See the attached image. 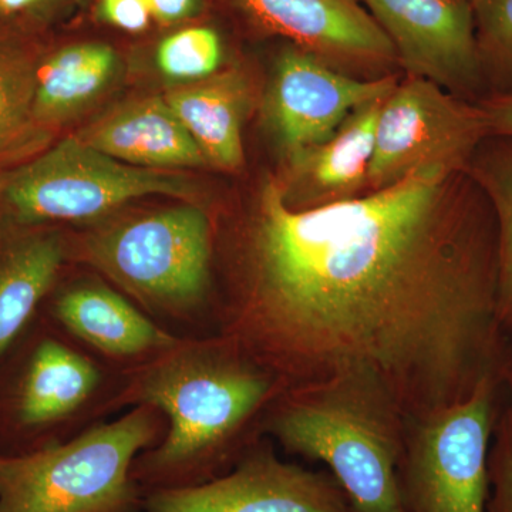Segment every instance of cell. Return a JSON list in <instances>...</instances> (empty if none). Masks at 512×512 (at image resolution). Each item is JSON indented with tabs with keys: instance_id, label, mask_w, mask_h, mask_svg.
Segmentation results:
<instances>
[{
	"instance_id": "obj_23",
	"label": "cell",
	"mask_w": 512,
	"mask_h": 512,
	"mask_svg": "<svg viewBox=\"0 0 512 512\" xmlns=\"http://www.w3.org/2000/svg\"><path fill=\"white\" fill-rule=\"evenodd\" d=\"M222 46L215 30L195 26L165 37L157 50L161 72L175 80H202L220 66Z\"/></svg>"
},
{
	"instance_id": "obj_27",
	"label": "cell",
	"mask_w": 512,
	"mask_h": 512,
	"mask_svg": "<svg viewBox=\"0 0 512 512\" xmlns=\"http://www.w3.org/2000/svg\"><path fill=\"white\" fill-rule=\"evenodd\" d=\"M153 16L163 23H177L195 15L200 0H150Z\"/></svg>"
},
{
	"instance_id": "obj_29",
	"label": "cell",
	"mask_w": 512,
	"mask_h": 512,
	"mask_svg": "<svg viewBox=\"0 0 512 512\" xmlns=\"http://www.w3.org/2000/svg\"><path fill=\"white\" fill-rule=\"evenodd\" d=\"M40 0H0V13L12 15V13L23 12L37 5Z\"/></svg>"
},
{
	"instance_id": "obj_16",
	"label": "cell",
	"mask_w": 512,
	"mask_h": 512,
	"mask_svg": "<svg viewBox=\"0 0 512 512\" xmlns=\"http://www.w3.org/2000/svg\"><path fill=\"white\" fill-rule=\"evenodd\" d=\"M56 313L74 335L109 355L134 356L173 345L170 335L103 286H79L64 293Z\"/></svg>"
},
{
	"instance_id": "obj_9",
	"label": "cell",
	"mask_w": 512,
	"mask_h": 512,
	"mask_svg": "<svg viewBox=\"0 0 512 512\" xmlns=\"http://www.w3.org/2000/svg\"><path fill=\"white\" fill-rule=\"evenodd\" d=\"M140 512H353L328 471L285 463L254 444L228 473L198 485L147 493Z\"/></svg>"
},
{
	"instance_id": "obj_12",
	"label": "cell",
	"mask_w": 512,
	"mask_h": 512,
	"mask_svg": "<svg viewBox=\"0 0 512 512\" xmlns=\"http://www.w3.org/2000/svg\"><path fill=\"white\" fill-rule=\"evenodd\" d=\"M255 25L320 56L386 62L392 42L362 0H232Z\"/></svg>"
},
{
	"instance_id": "obj_13",
	"label": "cell",
	"mask_w": 512,
	"mask_h": 512,
	"mask_svg": "<svg viewBox=\"0 0 512 512\" xmlns=\"http://www.w3.org/2000/svg\"><path fill=\"white\" fill-rule=\"evenodd\" d=\"M383 101L357 107L328 140L289 154L285 180L278 184L291 210H313L363 195Z\"/></svg>"
},
{
	"instance_id": "obj_25",
	"label": "cell",
	"mask_w": 512,
	"mask_h": 512,
	"mask_svg": "<svg viewBox=\"0 0 512 512\" xmlns=\"http://www.w3.org/2000/svg\"><path fill=\"white\" fill-rule=\"evenodd\" d=\"M100 16L114 28L131 33L143 32L154 18L150 0H101Z\"/></svg>"
},
{
	"instance_id": "obj_1",
	"label": "cell",
	"mask_w": 512,
	"mask_h": 512,
	"mask_svg": "<svg viewBox=\"0 0 512 512\" xmlns=\"http://www.w3.org/2000/svg\"><path fill=\"white\" fill-rule=\"evenodd\" d=\"M242 259L228 339L281 392L356 376L410 424L503 383L497 220L468 171L306 211L268 180Z\"/></svg>"
},
{
	"instance_id": "obj_20",
	"label": "cell",
	"mask_w": 512,
	"mask_h": 512,
	"mask_svg": "<svg viewBox=\"0 0 512 512\" xmlns=\"http://www.w3.org/2000/svg\"><path fill=\"white\" fill-rule=\"evenodd\" d=\"M468 174L480 185L493 207L500 248L498 318L512 333V138L490 136L477 148Z\"/></svg>"
},
{
	"instance_id": "obj_24",
	"label": "cell",
	"mask_w": 512,
	"mask_h": 512,
	"mask_svg": "<svg viewBox=\"0 0 512 512\" xmlns=\"http://www.w3.org/2000/svg\"><path fill=\"white\" fill-rule=\"evenodd\" d=\"M495 443L488 458L490 498L487 512H512V434L497 421Z\"/></svg>"
},
{
	"instance_id": "obj_8",
	"label": "cell",
	"mask_w": 512,
	"mask_h": 512,
	"mask_svg": "<svg viewBox=\"0 0 512 512\" xmlns=\"http://www.w3.org/2000/svg\"><path fill=\"white\" fill-rule=\"evenodd\" d=\"M89 252L111 278L167 308L195 305L210 284V222L192 205L104 231L92 239Z\"/></svg>"
},
{
	"instance_id": "obj_10",
	"label": "cell",
	"mask_w": 512,
	"mask_h": 512,
	"mask_svg": "<svg viewBox=\"0 0 512 512\" xmlns=\"http://www.w3.org/2000/svg\"><path fill=\"white\" fill-rule=\"evenodd\" d=\"M362 2L409 76L431 80L460 99H477L485 86L471 0Z\"/></svg>"
},
{
	"instance_id": "obj_30",
	"label": "cell",
	"mask_w": 512,
	"mask_h": 512,
	"mask_svg": "<svg viewBox=\"0 0 512 512\" xmlns=\"http://www.w3.org/2000/svg\"><path fill=\"white\" fill-rule=\"evenodd\" d=\"M471 2H473V0H471Z\"/></svg>"
},
{
	"instance_id": "obj_26",
	"label": "cell",
	"mask_w": 512,
	"mask_h": 512,
	"mask_svg": "<svg viewBox=\"0 0 512 512\" xmlns=\"http://www.w3.org/2000/svg\"><path fill=\"white\" fill-rule=\"evenodd\" d=\"M478 104L487 116L491 136L512 138V96H488Z\"/></svg>"
},
{
	"instance_id": "obj_15",
	"label": "cell",
	"mask_w": 512,
	"mask_h": 512,
	"mask_svg": "<svg viewBox=\"0 0 512 512\" xmlns=\"http://www.w3.org/2000/svg\"><path fill=\"white\" fill-rule=\"evenodd\" d=\"M249 100L248 80L234 70L212 74L165 97L207 163L224 170H235L244 163L242 126Z\"/></svg>"
},
{
	"instance_id": "obj_21",
	"label": "cell",
	"mask_w": 512,
	"mask_h": 512,
	"mask_svg": "<svg viewBox=\"0 0 512 512\" xmlns=\"http://www.w3.org/2000/svg\"><path fill=\"white\" fill-rule=\"evenodd\" d=\"M37 67L32 57L0 39V154L8 151L33 120Z\"/></svg>"
},
{
	"instance_id": "obj_11",
	"label": "cell",
	"mask_w": 512,
	"mask_h": 512,
	"mask_svg": "<svg viewBox=\"0 0 512 512\" xmlns=\"http://www.w3.org/2000/svg\"><path fill=\"white\" fill-rule=\"evenodd\" d=\"M394 76L357 80L330 69L315 53L288 47L276 60L265 99V119L286 153L323 143L352 111L386 99Z\"/></svg>"
},
{
	"instance_id": "obj_28",
	"label": "cell",
	"mask_w": 512,
	"mask_h": 512,
	"mask_svg": "<svg viewBox=\"0 0 512 512\" xmlns=\"http://www.w3.org/2000/svg\"><path fill=\"white\" fill-rule=\"evenodd\" d=\"M507 384L508 393H510V403L503 414L498 417V424L503 426L508 433L512 434V348L508 349L507 363H505L504 380Z\"/></svg>"
},
{
	"instance_id": "obj_19",
	"label": "cell",
	"mask_w": 512,
	"mask_h": 512,
	"mask_svg": "<svg viewBox=\"0 0 512 512\" xmlns=\"http://www.w3.org/2000/svg\"><path fill=\"white\" fill-rule=\"evenodd\" d=\"M99 373L89 360L55 340L37 348L20 393V420L29 426L59 420L94 392Z\"/></svg>"
},
{
	"instance_id": "obj_7",
	"label": "cell",
	"mask_w": 512,
	"mask_h": 512,
	"mask_svg": "<svg viewBox=\"0 0 512 512\" xmlns=\"http://www.w3.org/2000/svg\"><path fill=\"white\" fill-rule=\"evenodd\" d=\"M490 124L480 104L439 84L407 77L384 99L366 192H375L429 168L467 171Z\"/></svg>"
},
{
	"instance_id": "obj_3",
	"label": "cell",
	"mask_w": 512,
	"mask_h": 512,
	"mask_svg": "<svg viewBox=\"0 0 512 512\" xmlns=\"http://www.w3.org/2000/svg\"><path fill=\"white\" fill-rule=\"evenodd\" d=\"M266 429L289 453L325 464L353 512H404L399 468L409 421L356 376L282 390Z\"/></svg>"
},
{
	"instance_id": "obj_4",
	"label": "cell",
	"mask_w": 512,
	"mask_h": 512,
	"mask_svg": "<svg viewBox=\"0 0 512 512\" xmlns=\"http://www.w3.org/2000/svg\"><path fill=\"white\" fill-rule=\"evenodd\" d=\"M154 433L141 407L69 443L0 456V512H140L131 468Z\"/></svg>"
},
{
	"instance_id": "obj_22",
	"label": "cell",
	"mask_w": 512,
	"mask_h": 512,
	"mask_svg": "<svg viewBox=\"0 0 512 512\" xmlns=\"http://www.w3.org/2000/svg\"><path fill=\"white\" fill-rule=\"evenodd\" d=\"M478 55L490 96H512V0H473Z\"/></svg>"
},
{
	"instance_id": "obj_18",
	"label": "cell",
	"mask_w": 512,
	"mask_h": 512,
	"mask_svg": "<svg viewBox=\"0 0 512 512\" xmlns=\"http://www.w3.org/2000/svg\"><path fill=\"white\" fill-rule=\"evenodd\" d=\"M116 70V52L104 43L63 47L37 67L33 120L69 119L106 89Z\"/></svg>"
},
{
	"instance_id": "obj_2",
	"label": "cell",
	"mask_w": 512,
	"mask_h": 512,
	"mask_svg": "<svg viewBox=\"0 0 512 512\" xmlns=\"http://www.w3.org/2000/svg\"><path fill=\"white\" fill-rule=\"evenodd\" d=\"M281 386L231 340L220 349L181 353L141 379L138 397L163 410L171 429L163 444L134 461L131 477L147 493L207 483L237 466L245 426Z\"/></svg>"
},
{
	"instance_id": "obj_6",
	"label": "cell",
	"mask_w": 512,
	"mask_h": 512,
	"mask_svg": "<svg viewBox=\"0 0 512 512\" xmlns=\"http://www.w3.org/2000/svg\"><path fill=\"white\" fill-rule=\"evenodd\" d=\"M187 178L136 167L69 137L10 175L5 195L22 221L93 218L148 195L187 198Z\"/></svg>"
},
{
	"instance_id": "obj_5",
	"label": "cell",
	"mask_w": 512,
	"mask_h": 512,
	"mask_svg": "<svg viewBox=\"0 0 512 512\" xmlns=\"http://www.w3.org/2000/svg\"><path fill=\"white\" fill-rule=\"evenodd\" d=\"M501 384L485 380L464 402L409 424L399 468L404 512H487Z\"/></svg>"
},
{
	"instance_id": "obj_14",
	"label": "cell",
	"mask_w": 512,
	"mask_h": 512,
	"mask_svg": "<svg viewBox=\"0 0 512 512\" xmlns=\"http://www.w3.org/2000/svg\"><path fill=\"white\" fill-rule=\"evenodd\" d=\"M80 140L107 156L136 167H200V147L165 99L136 101L86 128Z\"/></svg>"
},
{
	"instance_id": "obj_17",
	"label": "cell",
	"mask_w": 512,
	"mask_h": 512,
	"mask_svg": "<svg viewBox=\"0 0 512 512\" xmlns=\"http://www.w3.org/2000/svg\"><path fill=\"white\" fill-rule=\"evenodd\" d=\"M62 259L59 238L43 232L0 247V355L49 291Z\"/></svg>"
}]
</instances>
